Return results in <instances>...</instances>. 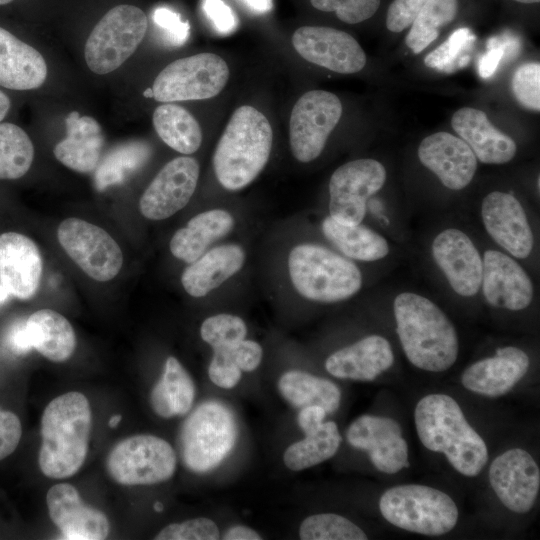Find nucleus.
Masks as SVG:
<instances>
[{
    "label": "nucleus",
    "mask_w": 540,
    "mask_h": 540,
    "mask_svg": "<svg viewBox=\"0 0 540 540\" xmlns=\"http://www.w3.org/2000/svg\"><path fill=\"white\" fill-rule=\"evenodd\" d=\"M91 430L92 412L86 396L70 391L51 400L41 418V472L52 479L76 474L85 462Z\"/></svg>",
    "instance_id": "f257e3e1"
},
{
    "label": "nucleus",
    "mask_w": 540,
    "mask_h": 540,
    "mask_svg": "<svg viewBox=\"0 0 540 540\" xmlns=\"http://www.w3.org/2000/svg\"><path fill=\"white\" fill-rule=\"evenodd\" d=\"M393 309L403 351L414 366L442 372L455 363L459 349L456 329L434 302L403 292L395 298Z\"/></svg>",
    "instance_id": "f03ea898"
},
{
    "label": "nucleus",
    "mask_w": 540,
    "mask_h": 540,
    "mask_svg": "<svg viewBox=\"0 0 540 540\" xmlns=\"http://www.w3.org/2000/svg\"><path fill=\"white\" fill-rule=\"evenodd\" d=\"M421 443L429 450L443 453L462 475H478L488 460L487 446L467 422L462 409L446 394L423 397L414 412Z\"/></svg>",
    "instance_id": "7ed1b4c3"
},
{
    "label": "nucleus",
    "mask_w": 540,
    "mask_h": 540,
    "mask_svg": "<svg viewBox=\"0 0 540 540\" xmlns=\"http://www.w3.org/2000/svg\"><path fill=\"white\" fill-rule=\"evenodd\" d=\"M272 128L256 108H237L213 154V169L218 182L235 191L250 184L265 167L272 147Z\"/></svg>",
    "instance_id": "20e7f679"
},
{
    "label": "nucleus",
    "mask_w": 540,
    "mask_h": 540,
    "mask_svg": "<svg viewBox=\"0 0 540 540\" xmlns=\"http://www.w3.org/2000/svg\"><path fill=\"white\" fill-rule=\"evenodd\" d=\"M288 269L296 291L317 302L348 299L362 286V274L353 262L315 244L294 247L288 257Z\"/></svg>",
    "instance_id": "39448f33"
},
{
    "label": "nucleus",
    "mask_w": 540,
    "mask_h": 540,
    "mask_svg": "<svg viewBox=\"0 0 540 540\" xmlns=\"http://www.w3.org/2000/svg\"><path fill=\"white\" fill-rule=\"evenodd\" d=\"M379 509L392 525L428 536L448 533L458 520V508L449 495L418 484L388 489L380 498Z\"/></svg>",
    "instance_id": "423d86ee"
},
{
    "label": "nucleus",
    "mask_w": 540,
    "mask_h": 540,
    "mask_svg": "<svg viewBox=\"0 0 540 540\" xmlns=\"http://www.w3.org/2000/svg\"><path fill=\"white\" fill-rule=\"evenodd\" d=\"M237 432L235 417L224 404L208 401L199 405L180 432L181 454L187 468L204 473L218 466L231 452Z\"/></svg>",
    "instance_id": "0eeeda50"
},
{
    "label": "nucleus",
    "mask_w": 540,
    "mask_h": 540,
    "mask_svg": "<svg viewBox=\"0 0 540 540\" xmlns=\"http://www.w3.org/2000/svg\"><path fill=\"white\" fill-rule=\"evenodd\" d=\"M148 27L145 13L130 4L110 9L92 29L84 48L89 69L99 75L119 68L138 48Z\"/></svg>",
    "instance_id": "6e6552de"
},
{
    "label": "nucleus",
    "mask_w": 540,
    "mask_h": 540,
    "mask_svg": "<svg viewBox=\"0 0 540 540\" xmlns=\"http://www.w3.org/2000/svg\"><path fill=\"white\" fill-rule=\"evenodd\" d=\"M176 454L164 439L138 434L118 442L109 452V476L125 486L153 485L169 480L176 469Z\"/></svg>",
    "instance_id": "1a4fd4ad"
},
{
    "label": "nucleus",
    "mask_w": 540,
    "mask_h": 540,
    "mask_svg": "<svg viewBox=\"0 0 540 540\" xmlns=\"http://www.w3.org/2000/svg\"><path fill=\"white\" fill-rule=\"evenodd\" d=\"M228 78L227 63L204 52L168 64L156 76L151 90L153 98L163 103L203 100L218 95Z\"/></svg>",
    "instance_id": "9d476101"
},
{
    "label": "nucleus",
    "mask_w": 540,
    "mask_h": 540,
    "mask_svg": "<svg viewBox=\"0 0 540 540\" xmlns=\"http://www.w3.org/2000/svg\"><path fill=\"white\" fill-rule=\"evenodd\" d=\"M341 115L342 104L335 94L324 90L303 94L295 103L289 122L293 156L303 163L316 159Z\"/></svg>",
    "instance_id": "9b49d317"
},
{
    "label": "nucleus",
    "mask_w": 540,
    "mask_h": 540,
    "mask_svg": "<svg viewBox=\"0 0 540 540\" xmlns=\"http://www.w3.org/2000/svg\"><path fill=\"white\" fill-rule=\"evenodd\" d=\"M57 237L67 255L90 278L105 282L119 273L122 251L104 229L79 218H68L60 223Z\"/></svg>",
    "instance_id": "f8f14e48"
},
{
    "label": "nucleus",
    "mask_w": 540,
    "mask_h": 540,
    "mask_svg": "<svg viewBox=\"0 0 540 540\" xmlns=\"http://www.w3.org/2000/svg\"><path fill=\"white\" fill-rule=\"evenodd\" d=\"M386 180L385 167L374 159H357L341 165L329 182V211L334 220L359 224L366 212V202Z\"/></svg>",
    "instance_id": "ddd939ff"
},
{
    "label": "nucleus",
    "mask_w": 540,
    "mask_h": 540,
    "mask_svg": "<svg viewBox=\"0 0 540 540\" xmlns=\"http://www.w3.org/2000/svg\"><path fill=\"white\" fill-rule=\"evenodd\" d=\"M298 54L331 71L352 74L366 64V54L350 34L331 27L303 26L292 36Z\"/></svg>",
    "instance_id": "4468645a"
},
{
    "label": "nucleus",
    "mask_w": 540,
    "mask_h": 540,
    "mask_svg": "<svg viewBox=\"0 0 540 540\" xmlns=\"http://www.w3.org/2000/svg\"><path fill=\"white\" fill-rule=\"evenodd\" d=\"M199 164L188 156L177 157L158 172L142 194L139 208L151 220H163L186 206L195 192Z\"/></svg>",
    "instance_id": "2eb2a0df"
},
{
    "label": "nucleus",
    "mask_w": 540,
    "mask_h": 540,
    "mask_svg": "<svg viewBox=\"0 0 540 540\" xmlns=\"http://www.w3.org/2000/svg\"><path fill=\"white\" fill-rule=\"evenodd\" d=\"M489 481L506 508L524 514L533 507L538 495L540 470L527 451L513 448L493 460Z\"/></svg>",
    "instance_id": "dca6fc26"
},
{
    "label": "nucleus",
    "mask_w": 540,
    "mask_h": 540,
    "mask_svg": "<svg viewBox=\"0 0 540 540\" xmlns=\"http://www.w3.org/2000/svg\"><path fill=\"white\" fill-rule=\"evenodd\" d=\"M346 437L351 446L367 451L381 472L394 474L409 466L408 445L394 419L360 416L349 426Z\"/></svg>",
    "instance_id": "f3484780"
},
{
    "label": "nucleus",
    "mask_w": 540,
    "mask_h": 540,
    "mask_svg": "<svg viewBox=\"0 0 540 540\" xmlns=\"http://www.w3.org/2000/svg\"><path fill=\"white\" fill-rule=\"evenodd\" d=\"M51 521L68 540H103L110 532L106 515L86 505L78 490L69 483H58L46 494Z\"/></svg>",
    "instance_id": "a211bd4d"
},
{
    "label": "nucleus",
    "mask_w": 540,
    "mask_h": 540,
    "mask_svg": "<svg viewBox=\"0 0 540 540\" xmlns=\"http://www.w3.org/2000/svg\"><path fill=\"white\" fill-rule=\"evenodd\" d=\"M481 216L488 234L512 256L524 259L534 236L520 202L511 194L493 191L482 201Z\"/></svg>",
    "instance_id": "6ab92c4d"
},
{
    "label": "nucleus",
    "mask_w": 540,
    "mask_h": 540,
    "mask_svg": "<svg viewBox=\"0 0 540 540\" xmlns=\"http://www.w3.org/2000/svg\"><path fill=\"white\" fill-rule=\"evenodd\" d=\"M432 256L458 295L477 294L483 264L477 248L464 232L452 228L439 233L432 243Z\"/></svg>",
    "instance_id": "aec40b11"
},
{
    "label": "nucleus",
    "mask_w": 540,
    "mask_h": 540,
    "mask_svg": "<svg viewBox=\"0 0 540 540\" xmlns=\"http://www.w3.org/2000/svg\"><path fill=\"white\" fill-rule=\"evenodd\" d=\"M420 162L452 190L465 188L477 169V158L459 137L437 132L424 138L418 148Z\"/></svg>",
    "instance_id": "412c9836"
},
{
    "label": "nucleus",
    "mask_w": 540,
    "mask_h": 540,
    "mask_svg": "<svg viewBox=\"0 0 540 540\" xmlns=\"http://www.w3.org/2000/svg\"><path fill=\"white\" fill-rule=\"evenodd\" d=\"M481 286L486 301L518 311L533 298V285L525 270L510 256L496 250L484 253Z\"/></svg>",
    "instance_id": "4be33fe9"
},
{
    "label": "nucleus",
    "mask_w": 540,
    "mask_h": 540,
    "mask_svg": "<svg viewBox=\"0 0 540 540\" xmlns=\"http://www.w3.org/2000/svg\"><path fill=\"white\" fill-rule=\"evenodd\" d=\"M42 269V257L33 240L17 232L0 235V283L9 294L22 300L32 298Z\"/></svg>",
    "instance_id": "5701e85b"
},
{
    "label": "nucleus",
    "mask_w": 540,
    "mask_h": 540,
    "mask_svg": "<svg viewBox=\"0 0 540 540\" xmlns=\"http://www.w3.org/2000/svg\"><path fill=\"white\" fill-rule=\"evenodd\" d=\"M530 360L519 348H498L495 356L479 360L461 376L462 385L469 391L498 397L506 394L528 371Z\"/></svg>",
    "instance_id": "b1692460"
},
{
    "label": "nucleus",
    "mask_w": 540,
    "mask_h": 540,
    "mask_svg": "<svg viewBox=\"0 0 540 540\" xmlns=\"http://www.w3.org/2000/svg\"><path fill=\"white\" fill-rule=\"evenodd\" d=\"M451 125L482 163L504 164L516 154L514 140L499 131L482 110L460 108L453 114Z\"/></svg>",
    "instance_id": "393cba45"
},
{
    "label": "nucleus",
    "mask_w": 540,
    "mask_h": 540,
    "mask_svg": "<svg viewBox=\"0 0 540 540\" xmlns=\"http://www.w3.org/2000/svg\"><path fill=\"white\" fill-rule=\"evenodd\" d=\"M393 362L394 355L388 340L371 335L331 354L325 368L337 378L372 381Z\"/></svg>",
    "instance_id": "a878e982"
},
{
    "label": "nucleus",
    "mask_w": 540,
    "mask_h": 540,
    "mask_svg": "<svg viewBox=\"0 0 540 540\" xmlns=\"http://www.w3.org/2000/svg\"><path fill=\"white\" fill-rule=\"evenodd\" d=\"M66 137L59 141L53 153L64 166L79 173L94 171L100 161L104 137L99 123L90 116L77 111L66 119Z\"/></svg>",
    "instance_id": "bb28decb"
},
{
    "label": "nucleus",
    "mask_w": 540,
    "mask_h": 540,
    "mask_svg": "<svg viewBox=\"0 0 540 540\" xmlns=\"http://www.w3.org/2000/svg\"><path fill=\"white\" fill-rule=\"evenodd\" d=\"M47 77V65L35 48L0 27V86L11 90L40 87Z\"/></svg>",
    "instance_id": "cd10ccee"
},
{
    "label": "nucleus",
    "mask_w": 540,
    "mask_h": 540,
    "mask_svg": "<svg viewBox=\"0 0 540 540\" xmlns=\"http://www.w3.org/2000/svg\"><path fill=\"white\" fill-rule=\"evenodd\" d=\"M245 261L244 250L234 244L215 247L191 262L181 276L185 291L203 297L237 273Z\"/></svg>",
    "instance_id": "c85d7f7f"
},
{
    "label": "nucleus",
    "mask_w": 540,
    "mask_h": 540,
    "mask_svg": "<svg viewBox=\"0 0 540 540\" xmlns=\"http://www.w3.org/2000/svg\"><path fill=\"white\" fill-rule=\"evenodd\" d=\"M233 226L234 219L225 210L202 212L191 218L184 228L176 231L170 241V251L177 259L191 263L213 242L227 235Z\"/></svg>",
    "instance_id": "c756f323"
},
{
    "label": "nucleus",
    "mask_w": 540,
    "mask_h": 540,
    "mask_svg": "<svg viewBox=\"0 0 540 540\" xmlns=\"http://www.w3.org/2000/svg\"><path fill=\"white\" fill-rule=\"evenodd\" d=\"M32 347L53 362H64L73 354L76 336L70 322L60 313L41 309L26 320Z\"/></svg>",
    "instance_id": "7c9ffc66"
},
{
    "label": "nucleus",
    "mask_w": 540,
    "mask_h": 540,
    "mask_svg": "<svg viewBox=\"0 0 540 540\" xmlns=\"http://www.w3.org/2000/svg\"><path fill=\"white\" fill-rule=\"evenodd\" d=\"M195 397V386L188 372L175 357H168L160 380L150 394L154 412L163 418L183 416L189 412Z\"/></svg>",
    "instance_id": "2f4dec72"
},
{
    "label": "nucleus",
    "mask_w": 540,
    "mask_h": 540,
    "mask_svg": "<svg viewBox=\"0 0 540 540\" xmlns=\"http://www.w3.org/2000/svg\"><path fill=\"white\" fill-rule=\"evenodd\" d=\"M322 231L344 255L355 260L376 261L389 252L386 239L360 223L344 224L329 216L322 222Z\"/></svg>",
    "instance_id": "473e14b6"
},
{
    "label": "nucleus",
    "mask_w": 540,
    "mask_h": 540,
    "mask_svg": "<svg viewBox=\"0 0 540 540\" xmlns=\"http://www.w3.org/2000/svg\"><path fill=\"white\" fill-rule=\"evenodd\" d=\"M278 388L282 396L296 407L318 405L331 414L340 405L341 392L333 382L303 371L284 373L279 379Z\"/></svg>",
    "instance_id": "72a5a7b5"
},
{
    "label": "nucleus",
    "mask_w": 540,
    "mask_h": 540,
    "mask_svg": "<svg viewBox=\"0 0 540 540\" xmlns=\"http://www.w3.org/2000/svg\"><path fill=\"white\" fill-rule=\"evenodd\" d=\"M153 126L161 140L182 154L196 152L202 143L198 121L185 108L164 103L153 113Z\"/></svg>",
    "instance_id": "f704fd0d"
},
{
    "label": "nucleus",
    "mask_w": 540,
    "mask_h": 540,
    "mask_svg": "<svg viewBox=\"0 0 540 540\" xmlns=\"http://www.w3.org/2000/svg\"><path fill=\"white\" fill-rule=\"evenodd\" d=\"M340 443L336 423L324 422L319 430L290 445L284 452L283 460L290 470H303L333 457Z\"/></svg>",
    "instance_id": "c9c22d12"
},
{
    "label": "nucleus",
    "mask_w": 540,
    "mask_h": 540,
    "mask_svg": "<svg viewBox=\"0 0 540 540\" xmlns=\"http://www.w3.org/2000/svg\"><path fill=\"white\" fill-rule=\"evenodd\" d=\"M458 12V0H428L411 24L406 45L421 53L439 35V30L451 23Z\"/></svg>",
    "instance_id": "e433bc0d"
},
{
    "label": "nucleus",
    "mask_w": 540,
    "mask_h": 540,
    "mask_svg": "<svg viewBox=\"0 0 540 540\" xmlns=\"http://www.w3.org/2000/svg\"><path fill=\"white\" fill-rule=\"evenodd\" d=\"M34 158V146L18 125L0 122V179L13 180L24 176Z\"/></svg>",
    "instance_id": "4c0bfd02"
},
{
    "label": "nucleus",
    "mask_w": 540,
    "mask_h": 540,
    "mask_svg": "<svg viewBox=\"0 0 540 540\" xmlns=\"http://www.w3.org/2000/svg\"><path fill=\"white\" fill-rule=\"evenodd\" d=\"M149 153V147L142 143H129L114 149L96 168L97 189L122 183L147 160Z\"/></svg>",
    "instance_id": "58836bf2"
},
{
    "label": "nucleus",
    "mask_w": 540,
    "mask_h": 540,
    "mask_svg": "<svg viewBox=\"0 0 540 540\" xmlns=\"http://www.w3.org/2000/svg\"><path fill=\"white\" fill-rule=\"evenodd\" d=\"M476 36L469 28L454 31L441 45L429 53L424 63L427 67L444 73L464 68L470 60V51Z\"/></svg>",
    "instance_id": "ea45409f"
},
{
    "label": "nucleus",
    "mask_w": 540,
    "mask_h": 540,
    "mask_svg": "<svg viewBox=\"0 0 540 540\" xmlns=\"http://www.w3.org/2000/svg\"><path fill=\"white\" fill-rule=\"evenodd\" d=\"M299 536L303 540H365V532L347 518L334 513H320L301 523Z\"/></svg>",
    "instance_id": "a19ab883"
},
{
    "label": "nucleus",
    "mask_w": 540,
    "mask_h": 540,
    "mask_svg": "<svg viewBox=\"0 0 540 540\" xmlns=\"http://www.w3.org/2000/svg\"><path fill=\"white\" fill-rule=\"evenodd\" d=\"M244 321L231 314H218L204 320L200 328L202 339L213 349L233 346L245 339Z\"/></svg>",
    "instance_id": "79ce46f5"
},
{
    "label": "nucleus",
    "mask_w": 540,
    "mask_h": 540,
    "mask_svg": "<svg viewBox=\"0 0 540 540\" xmlns=\"http://www.w3.org/2000/svg\"><path fill=\"white\" fill-rule=\"evenodd\" d=\"M511 88L518 103L532 111H540V64L525 63L519 66L511 80Z\"/></svg>",
    "instance_id": "37998d69"
},
{
    "label": "nucleus",
    "mask_w": 540,
    "mask_h": 540,
    "mask_svg": "<svg viewBox=\"0 0 540 540\" xmlns=\"http://www.w3.org/2000/svg\"><path fill=\"white\" fill-rule=\"evenodd\" d=\"M320 11L335 12L348 24H356L371 18L379 8L380 0H310Z\"/></svg>",
    "instance_id": "c03bdc74"
},
{
    "label": "nucleus",
    "mask_w": 540,
    "mask_h": 540,
    "mask_svg": "<svg viewBox=\"0 0 540 540\" xmlns=\"http://www.w3.org/2000/svg\"><path fill=\"white\" fill-rule=\"evenodd\" d=\"M220 532L209 518H195L181 523H172L160 530L156 540H216Z\"/></svg>",
    "instance_id": "a18cd8bd"
},
{
    "label": "nucleus",
    "mask_w": 540,
    "mask_h": 540,
    "mask_svg": "<svg viewBox=\"0 0 540 540\" xmlns=\"http://www.w3.org/2000/svg\"><path fill=\"white\" fill-rule=\"evenodd\" d=\"M487 52L479 59V74L483 78H488L494 74L498 65L506 55H516L520 49L517 38L511 35L502 37H492L487 42Z\"/></svg>",
    "instance_id": "49530a36"
},
{
    "label": "nucleus",
    "mask_w": 540,
    "mask_h": 540,
    "mask_svg": "<svg viewBox=\"0 0 540 540\" xmlns=\"http://www.w3.org/2000/svg\"><path fill=\"white\" fill-rule=\"evenodd\" d=\"M229 347L213 349L214 353L208 369L211 381L225 389L233 388L241 378V369L233 359Z\"/></svg>",
    "instance_id": "de8ad7c7"
},
{
    "label": "nucleus",
    "mask_w": 540,
    "mask_h": 540,
    "mask_svg": "<svg viewBox=\"0 0 540 540\" xmlns=\"http://www.w3.org/2000/svg\"><path fill=\"white\" fill-rule=\"evenodd\" d=\"M427 1L428 0H393L387 11V29L391 32L399 33L410 27Z\"/></svg>",
    "instance_id": "09e8293b"
},
{
    "label": "nucleus",
    "mask_w": 540,
    "mask_h": 540,
    "mask_svg": "<svg viewBox=\"0 0 540 540\" xmlns=\"http://www.w3.org/2000/svg\"><path fill=\"white\" fill-rule=\"evenodd\" d=\"M153 20L175 45H181L189 36V24L167 7H158L153 13Z\"/></svg>",
    "instance_id": "8fccbe9b"
},
{
    "label": "nucleus",
    "mask_w": 540,
    "mask_h": 540,
    "mask_svg": "<svg viewBox=\"0 0 540 540\" xmlns=\"http://www.w3.org/2000/svg\"><path fill=\"white\" fill-rule=\"evenodd\" d=\"M21 435L22 427L17 415L0 407V461L15 451Z\"/></svg>",
    "instance_id": "3c124183"
},
{
    "label": "nucleus",
    "mask_w": 540,
    "mask_h": 540,
    "mask_svg": "<svg viewBox=\"0 0 540 540\" xmlns=\"http://www.w3.org/2000/svg\"><path fill=\"white\" fill-rule=\"evenodd\" d=\"M202 9L219 33L229 34L237 28V17L223 0H203Z\"/></svg>",
    "instance_id": "603ef678"
},
{
    "label": "nucleus",
    "mask_w": 540,
    "mask_h": 540,
    "mask_svg": "<svg viewBox=\"0 0 540 540\" xmlns=\"http://www.w3.org/2000/svg\"><path fill=\"white\" fill-rule=\"evenodd\" d=\"M231 355L241 370H255L261 360L263 351L261 346L252 340H245L229 347Z\"/></svg>",
    "instance_id": "864d4df0"
},
{
    "label": "nucleus",
    "mask_w": 540,
    "mask_h": 540,
    "mask_svg": "<svg viewBox=\"0 0 540 540\" xmlns=\"http://www.w3.org/2000/svg\"><path fill=\"white\" fill-rule=\"evenodd\" d=\"M326 414L325 409L318 405L303 407L298 415V424L305 435L312 434L321 428Z\"/></svg>",
    "instance_id": "5fc2aeb1"
},
{
    "label": "nucleus",
    "mask_w": 540,
    "mask_h": 540,
    "mask_svg": "<svg viewBox=\"0 0 540 540\" xmlns=\"http://www.w3.org/2000/svg\"><path fill=\"white\" fill-rule=\"evenodd\" d=\"M8 343L17 354H26L33 349L26 321L19 322L11 329Z\"/></svg>",
    "instance_id": "6e6d98bb"
},
{
    "label": "nucleus",
    "mask_w": 540,
    "mask_h": 540,
    "mask_svg": "<svg viewBox=\"0 0 540 540\" xmlns=\"http://www.w3.org/2000/svg\"><path fill=\"white\" fill-rule=\"evenodd\" d=\"M225 540H260L261 536L253 529L246 526H234L229 528L223 535Z\"/></svg>",
    "instance_id": "4d7b16f0"
},
{
    "label": "nucleus",
    "mask_w": 540,
    "mask_h": 540,
    "mask_svg": "<svg viewBox=\"0 0 540 540\" xmlns=\"http://www.w3.org/2000/svg\"><path fill=\"white\" fill-rule=\"evenodd\" d=\"M251 11L266 13L272 9V0H241Z\"/></svg>",
    "instance_id": "13d9d810"
},
{
    "label": "nucleus",
    "mask_w": 540,
    "mask_h": 540,
    "mask_svg": "<svg viewBox=\"0 0 540 540\" xmlns=\"http://www.w3.org/2000/svg\"><path fill=\"white\" fill-rule=\"evenodd\" d=\"M11 107V102L9 97L0 90V122L5 118L9 109Z\"/></svg>",
    "instance_id": "bf43d9fd"
},
{
    "label": "nucleus",
    "mask_w": 540,
    "mask_h": 540,
    "mask_svg": "<svg viewBox=\"0 0 540 540\" xmlns=\"http://www.w3.org/2000/svg\"><path fill=\"white\" fill-rule=\"evenodd\" d=\"M121 418L122 417L119 414L112 416L110 418V420H109V423H108L109 426L112 427V428L116 427L119 424V422L121 421Z\"/></svg>",
    "instance_id": "052dcab7"
},
{
    "label": "nucleus",
    "mask_w": 540,
    "mask_h": 540,
    "mask_svg": "<svg viewBox=\"0 0 540 540\" xmlns=\"http://www.w3.org/2000/svg\"><path fill=\"white\" fill-rule=\"evenodd\" d=\"M8 295H10V294L7 291V289L2 284H0V303L3 302L4 300H6Z\"/></svg>",
    "instance_id": "680f3d73"
},
{
    "label": "nucleus",
    "mask_w": 540,
    "mask_h": 540,
    "mask_svg": "<svg viewBox=\"0 0 540 540\" xmlns=\"http://www.w3.org/2000/svg\"><path fill=\"white\" fill-rule=\"evenodd\" d=\"M514 1L524 3V4H531V3H538L540 0H514Z\"/></svg>",
    "instance_id": "e2e57ef3"
},
{
    "label": "nucleus",
    "mask_w": 540,
    "mask_h": 540,
    "mask_svg": "<svg viewBox=\"0 0 540 540\" xmlns=\"http://www.w3.org/2000/svg\"><path fill=\"white\" fill-rule=\"evenodd\" d=\"M154 509L158 512L162 511L163 510V506L160 502H157L154 504Z\"/></svg>",
    "instance_id": "0e129e2a"
},
{
    "label": "nucleus",
    "mask_w": 540,
    "mask_h": 540,
    "mask_svg": "<svg viewBox=\"0 0 540 540\" xmlns=\"http://www.w3.org/2000/svg\"><path fill=\"white\" fill-rule=\"evenodd\" d=\"M13 0H0V5H6L10 2H12Z\"/></svg>",
    "instance_id": "69168bd1"
}]
</instances>
